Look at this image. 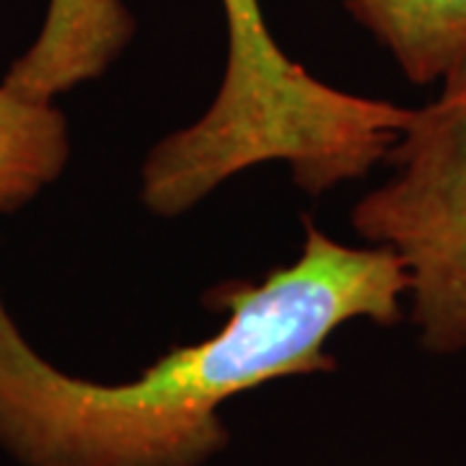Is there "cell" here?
I'll list each match as a JSON object with an SVG mask.
<instances>
[{
  "instance_id": "cell-3",
  "label": "cell",
  "mask_w": 466,
  "mask_h": 466,
  "mask_svg": "<svg viewBox=\"0 0 466 466\" xmlns=\"http://www.w3.org/2000/svg\"><path fill=\"white\" fill-rule=\"evenodd\" d=\"M228 32L226 73L200 116L208 137L236 153H278L321 125L329 88L293 63L267 26L262 0H220Z\"/></svg>"
},
{
  "instance_id": "cell-2",
  "label": "cell",
  "mask_w": 466,
  "mask_h": 466,
  "mask_svg": "<svg viewBox=\"0 0 466 466\" xmlns=\"http://www.w3.org/2000/svg\"><path fill=\"white\" fill-rule=\"evenodd\" d=\"M386 161L394 174L350 213L352 231L400 257L410 321L435 355L466 350V63L412 109Z\"/></svg>"
},
{
  "instance_id": "cell-1",
  "label": "cell",
  "mask_w": 466,
  "mask_h": 466,
  "mask_svg": "<svg viewBox=\"0 0 466 466\" xmlns=\"http://www.w3.org/2000/svg\"><path fill=\"white\" fill-rule=\"evenodd\" d=\"M407 275L386 247H348L306 220L288 267L218 285L213 337L174 348L125 383L67 376L18 332L0 300V446L21 466H205L228 446L223 404L285 376L337 368L339 327L401 319Z\"/></svg>"
},
{
  "instance_id": "cell-5",
  "label": "cell",
  "mask_w": 466,
  "mask_h": 466,
  "mask_svg": "<svg viewBox=\"0 0 466 466\" xmlns=\"http://www.w3.org/2000/svg\"><path fill=\"white\" fill-rule=\"evenodd\" d=\"M70 156L67 122L52 101L0 84V213L18 210L60 177Z\"/></svg>"
},
{
  "instance_id": "cell-4",
  "label": "cell",
  "mask_w": 466,
  "mask_h": 466,
  "mask_svg": "<svg viewBox=\"0 0 466 466\" xmlns=\"http://www.w3.org/2000/svg\"><path fill=\"white\" fill-rule=\"evenodd\" d=\"M412 84H441L466 63V0H339Z\"/></svg>"
}]
</instances>
